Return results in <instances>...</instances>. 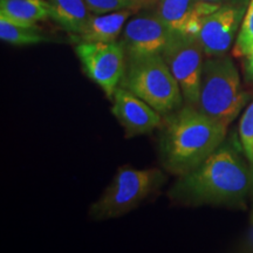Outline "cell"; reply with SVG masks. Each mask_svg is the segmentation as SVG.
Returning <instances> with one entry per match:
<instances>
[{"mask_svg": "<svg viewBox=\"0 0 253 253\" xmlns=\"http://www.w3.org/2000/svg\"><path fill=\"white\" fill-rule=\"evenodd\" d=\"M48 2L50 19L75 37L84 32L93 15L86 0H48Z\"/></svg>", "mask_w": 253, "mask_h": 253, "instance_id": "cell-13", "label": "cell"}, {"mask_svg": "<svg viewBox=\"0 0 253 253\" xmlns=\"http://www.w3.org/2000/svg\"><path fill=\"white\" fill-rule=\"evenodd\" d=\"M84 74L112 100L125 75L126 56L120 41L80 42L75 47Z\"/></svg>", "mask_w": 253, "mask_h": 253, "instance_id": "cell-7", "label": "cell"}, {"mask_svg": "<svg viewBox=\"0 0 253 253\" xmlns=\"http://www.w3.org/2000/svg\"><path fill=\"white\" fill-rule=\"evenodd\" d=\"M226 131L223 123L188 104L168 114L160 141L164 168L177 176L186 175L223 144Z\"/></svg>", "mask_w": 253, "mask_h": 253, "instance_id": "cell-2", "label": "cell"}, {"mask_svg": "<svg viewBox=\"0 0 253 253\" xmlns=\"http://www.w3.org/2000/svg\"><path fill=\"white\" fill-rule=\"evenodd\" d=\"M249 227L246 231L244 238H243L242 244H240L239 249L240 251L244 252H253V207L251 209V213H250L249 219Z\"/></svg>", "mask_w": 253, "mask_h": 253, "instance_id": "cell-19", "label": "cell"}, {"mask_svg": "<svg viewBox=\"0 0 253 253\" xmlns=\"http://www.w3.org/2000/svg\"><path fill=\"white\" fill-rule=\"evenodd\" d=\"M253 49V0H250L246 9L238 37L236 39L233 54L236 56H245Z\"/></svg>", "mask_w": 253, "mask_h": 253, "instance_id": "cell-17", "label": "cell"}, {"mask_svg": "<svg viewBox=\"0 0 253 253\" xmlns=\"http://www.w3.org/2000/svg\"><path fill=\"white\" fill-rule=\"evenodd\" d=\"M199 1L205 2V4H210V5H221L223 0H199Z\"/></svg>", "mask_w": 253, "mask_h": 253, "instance_id": "cell-21", "label": "cell"}, {"mask_svg": "<svg viewBox=\"0 0 253 253\" xmlns=\"http://www.w3.org/2000/svg\"><path fill=\"white\" fill-rule=\"evenodd\" d=\"M218 6L199 0H158L156 13L173 32L197 36L203 19Z\"/></svg>", "mask_w": 253, "mask_h": 253, "instance_id": "cell-11", "label": "cell"}, {"mask_svg": "<svg viewBox=\"0 0 253 253\" xmlns=\"http://www.w3.org/2000/svg\"><path fill=\"white\" fill-rule=\"evenodd\" d=\"M112 100V113L125 129L126 138L149 134L162 125V114L126 88L120 86Z\"/></svg>", "mask_w": 253, "mask_h": 253, "instance_id": "cell-10", "label": "cell"}, {"mask_svg": "<svg viewBox=\"0 0 253 253\" xmlns=\"http://www.w3.org/2000/svg\"><path fill=\"white\" fill-rule=\"evenodd\" d=\"M0 39L14 46L38 45L48 41V38L43 34L42 30L38 25L26 26L12 23L2 18H0Z\"/></svg>", "mask_w": 253, "mask_h": 253, "instance_id": "cell-15", "label": "cell"}, {"mask_svg": "<svg viewBox=\"0 0 253 253\" xmlns=\"http://www.w3.org/2000/svg\"><path fill=\"white\" fill-rule=\"evenodd\" d=\"M253 194V169L230 144L179 176L169 196L184 205H243Z\"/></svg>", "mask_w": 253, "mask_h": 253, "instance_id": "cell-1", "label": "cell"}, {"mask_svg": "<svg viewBox=\"0 0 253 253\" xmlns=\"http://www.w3.org/2000/svg\"><path fill=\"white\" fill-rule=\"evenodd\" d=\"M248 101L249 95L243 89L239 72L230 56L225 54L204 60L196 108L229 126Z\"/></svg>", "mask_w": 253, "mask_h": 253, "instance_id": "cell-3", "label": "cell"}, {"mask_svg": "<svg viewBox=\"0 0 253 253\" xmlns=\"http://www.w3.org/2000/svg\"><path fill=\"white\" fill-rule=\"evenodd\" d=\"M164 181L163 172L156 168H119L108 188L89 208V217L94 220H104L130 212L160 189Z\"/></svg>", "mask_w": 253, "mask_h": 253, "instance_id": "cell-5", "label": "cell"}, {"mask_svg": "<svg viewBox=\"0 0 253 253\" xmlns=\"http://www.w3.org/2000/svg\"><path fill=\"white\" fill-rule=\"evenodd\" d=\"M239 138L250 164L253 166V101L246 107L240 119Z\"/></svg>", "mask_w": 253, "mask_h": 253, "instance_id": "cell-18", "label": "cell"}, {"mask_svg": "<svg viewBox=\"0 0 253 253\" xmlns=\"http://www.w3.org/2000/svg\"><path fill=\"white\" fill-rule=\"evenodd\" d=\"M162 58L181 88L183 101L188 106L197 107L204 49L197 36L173 32Z\"/></svg>", "mask_w": 253, "mask_h": 253, "instance_id": "cell-6", "label": "cell"}, {"mask_svg": "<svg viewBox=\"0 0 253 253\" xmlns=\"http://www.w3.org/2000/svg\"><path fill=\"white\" fill-rule=\"evenodd\" d=\"M86 2L93 14L110 13L125 9H130L136 13L150 5L157 4L158 0H86Z\"/></svg>", "mask_w": 253, "mask_h": 253, "instance_id": "cell-16", "label": "cell"}, {"mask_svg": "<svg viewBox=\"0 0 253 253\" xmlns=\"http://www.w3.org/2000/svg\"><path fill=\"white\" fill-rule=\"evenodd\" d=\"M173 31L155 13H143L129 19L123 28L120 42L126 55L162 54Z\"/></svg>", "mask_w": 253, "mask_h": 253, "instance_id": "cell-9", "label": "cell"}, {"mask_svg": "<svg viewBox=\"0 0 253 253\" xmlns=\"http://www.w3.org/2000/svg\"><path fill=\"white\" fill-rule=\"evenodd\" d=\"M245 12L243 4H225L203 19L197 38L207 58L226 54L238 37Z\"/></svg>", "mask_w": 253, "mask_h": 253, "instance_id": "cell-8", "label": "cell"}, {"mask_svg": "<svg viewBox=\"0 0 253 253\" xmlns=\"http://www.w3.org/2000/svg\"><path fill=\"white\" fill-rule=\"evenodd\" d=\"M0 18L34 26L50 19V5L48 0H0Z\"/></svg>", "mask_w": 253, "mask_h": 253, "instance_id": "cell-14", "label": "cell"}, {"mask_svg": "<svg viewBox=\"0 0 253 253\" xmlns=\"http://www.w3.org/2000/svg\"><path fill=\"white\" fill-rule=\"evenodd\" d=\"M134 13L130 9H125L93 14L84 32L77 36L79 42H115L121 37L126 21Z\"/></svg>", "mask_w": 253, "mask_h": 253, "instance_id": "cell-12", "label": "cell"}, {"mask_svg": "<svg viewBox=\"0 0 253 253\" xmlns=\"http://www.w3.org/2000/svg\"><path fill=\"white\" fill-rule=\"evenodd\" d=\"M245 72L250 80L253 81V49L245 56Z\"/></svg>", "mask_w": 253, "mask_h": 253, "instance_id": "cell-20", "label": "cell"}, {"mask_svg": "<svg viewBox=\"0 0 253 253\" xmlns=\"http://www.w3.org/2000/svg\"><path fill=\"white\" fill-rule=\"evenodd\" d=\"M126 71L120 86L130 90L162 115L182 107L179 84L161 54L126 55Z\"/></svg>", "mask_w": 253, "mask_h": 253, "instance_id": "cell-4", "label": "cell"}]
</instances>
